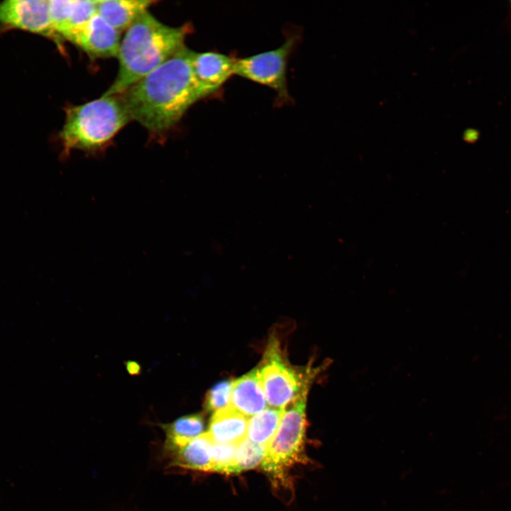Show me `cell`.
I'll use <instances>...</instances> for the list:
<instances>
[{"mask_svg": "<svg viewBox=\"0 0 511 511\" xmlns=\"http://www.w3.org/2000/svg\"><path fill=\"white\" fill-rule=\"evenodd\" d=\"M194 51L186 46L119 94L131 120L153 135L176 125L189 107L205 98L192 67Z\"/></svg>", "mask_w": 511, "mask_h": 511, "instance_id": "1", "label": "cell"}, {"mask_svg": "<svg viewBox=\"0 0 511 511\" xmlns=\"http://www.w3.org/2000/svg\"><path fill=\"white\" fill-rule=\"evenodd\" d=\"M189 23L167 26L148 11L126 31L118 53L119 72L104 96L119 95L183 48Z\"/></svg>", "mask_w": 511, "mask_h": 511, "instance_id": "2", "label": "cell"}, {"mask_svg": "<svg viewBox=\"0 0 511 511\" xmlns=\"http://www.w3.org/2000/svg\"><path fill=\"white\" fill-rule=\"evenodd\" d=\"M131 120L120 95H102L87 103L68 107L59 134L62 157H68L75 150L89 153L102 150Z\"/></svg>", "mask_w": 511, "mask_h": 511, "instance_id": "3", "label": "cell"}, {"mask_svg": "<svg viewBox=\"0 0 511 511\" xmlns=\"http://www.w3.org/2000/svg\"><path fill=\"white\" fill-rule=\"evenodd\" d=\"M307 394L285 409L278 429L267 447L262 468L275 478H282L294 464L305 461Z\"/></svg>", "mask_w": 511, "mask_h": 511, "instance_id": "4", "label": "cell"}, {"mask_svg": "<svg viewBox=\"0 0 511 511\" xmlns=\"http://www.w3.org/2000/svg\"><path fill=\"white\" fill-rule=\"evenodd\" d=\"M268 404L285 409L307 394L312 374L303 373L287 363L277 340H270L263 359L258 368Z\"/></svg>", "mask_w": 511, "mask_h": 511, "instance_id": "5", "label": "cell"}, {"mask_svg": "<svg viewBox=\"0 0 511 511\" xmlns=\"http://www.w3.org/2000/svg\"><path fill=\"white\" fill-rule=\"evenodd\" d=\"M296 40L295 37H289L276 49L236 58L234 75L273 89L279 101H289L287 63Z\"/></svg>", "mask_w": 511, "mask_h": 511, "instance_id": "6", "label": "cell"}, {"mask_svg": "<svg viewBox=\"0 0 511 511\" xmlns=\"http://www.w3.org/2000/svg\"><path fill=\"white\" fill-rule=\"evenodd\" d=\"M20 30L43 36L64 52V40L54 31L46 0H8L0 2V31Z\"/></svg>", "mask_w": 511, "mask_h": 511, "instance_id": "7", "label": "cell"}, {"mask_svg": "<svg viewBox=\"0 0 511 511\" xmlns=\"http://www.w3.org/2000/svg\"><path fill=\"white\" fill-rule=\"evenodd\" d=\"M49 13L56 33L75 45L92 16L97 13V0H50Z\"/></svg>", "mask_w": 511, "mask_h": 511, "instance_id": "8", "label": "cell"}, {"mask_svg": "<svg viewBox=\"0 0 511 511\" xmlns=\"http://www.w3.org/2000/svg\"><path fill=\"white\" fill-rule=\"evenodd\" d=\"M236 58L216 52L193 53V74L204 97L216 92L234 75Z\"/></svg>", "mask_w": 511, "mask_h": 511, "instance_id": "9", "label": "cell"}, {"mask_svg": "<svg viewBox=\"0 0 511 511\" xmlns=\"http://www.w3.org/2000/svg\"><path fill=\"white\" fill-rule=\"evenodd\" d=\"M121 33L96 13L80 34L75 45L90 57H117Z\"/></svg>", "mask_w": 511, "mask_h": 511, "instance_id": "10", "label": "cell"}, {"mask_svg": "<svg viewBox=\"0 0 511 511\" xmlns=\"http://www.w3.org/2000/svg\"><path fill=\"white\" fill-rule=\"evenodd\" d=\"M230 405L247 417L265 409L267 401L258 368L233 382Z\"/></svg>", "mask_w": 511, "mask_h": 511, "instance_id": "11", "label": "cell"}, {"mask_svg": "<svg viewBox=\"0 0 511 511\" xmlns=\"http://www.w3.org/2000/svg\"><path fill=\"white\" fill-rule=\"evenodd\" d=\"M248 418L231 405L212 415L208 433L217 444L238 446L247 438Z\"/></svg>", "mask_w": 511, "mask_h": 511, "instance_id": "12", "label": "cell"}, {"mask_svg": "<svg viewBox=\"0 0 511 511\" xmlns=\"http://www.w3.org/2000/svg\"><path fill=\"white\" fill-rule=\"evenodd\" d=\"M160 427L165 434L163 454L170 458L204 433V421L201 414H192L167 424H161Z\"/></svg>", "mask_w": 511, "mask_h": 511, "instance_id": "13", "label": "cell"}, {"mask_svg": "<svg viewBox=\"0 0 511 511\" xmlns=\"http://www.w3.org/2000/svg\"><path fill=\"white\" fill-rule=\"evenodd\" d=\"M154 3L148 0H97V13L121 33Z\"/></svg>", "mask_w": 511, "mask_h": 511, "instance_id": "14", "label": "cell"}, {"mask_svg": "<svg viewBox=\"0 0 511 511\" xmlns=\"http://www.w3.org/2000/svg\"><path fill=\"white\" fill-rule=\"evenodd\" d=\"M214 443L208 432L202 433L170 458V466L211 471Z\"/></svg>", "mask_w": 511, "mask_h": 511, "instance_id": "15", "label": "cell"}, {"mask_svg": "<svg viewBox=\"0 0 511 511\" xmlns=\"http://www.w3.org/2000/svg\"><path fill=\"white\" fill-rule=\"evenodd\" d=\"M285 409L267 408L248 419L247 438L267 446L274 437Z\"/></svg>", "mask_w": 511, "mask_h": 511, "instance_id": "16", "label": "cell"}, {"mask_svg": "<svg viewBox=\"0 0 511 511\" xmlns=\"http://www.w3.org/2000/svg\"><path fill=\"white\" fill-rule=\"evenodd\" d=\"M267 446L251 441L248 438L237 446L233 473L251 469L263 461Z\"/></svg>", "mask_w": 511, "mask_h": 511, "instance_id": "17", "label": "cell"}, {"mask_svg": "<svg viewBox=\"0 0 511 511\" xmlns=\"http://www.w3.org/2000/svg\"><path fill=\"white\" fill-rule=\"evenodd\" d=\"M232 384L233 382L226 380L211 388L205 396V410L215 412L230 405Z\"/></svg>", "mask_w": 511, "mask_h": 511, "instance_id": "18", "label": "cell"}, {"mask_svg": "<svg viewBox=\"0 0 511 511\" xmlns=\"http://www.w3.org/2000/svg\"><path fill=\"white\" fill-rule=\"evenodd\" d=\"M236 445L214 443L211 471L233 473Z\"/></svg>", "mask_w": 511, "mask_h": 511, "instance_id": "19", "label": "cell"}, {"mask_svg": "<svg viewBox=\"0 0 511 511\" xmlns=\"http://www.w3.org/2000/svg\"><path fill=\"white\" fill-rule=\"evenodd\" d=\"M479 136V133L476 129H468L464 132L463 138L468 142L476 141Z\"/></svg>", "mask_w": 511, "mask_h": 511, "instance_id": "20", "label": "cell"}, {"mask_svg": "<svg viewBox=\"0 0 511 511\" xmlns=\"http://www.w3.org/2000/svg\"><path fill=\"white\" fill-rule=\"evenodd\" d=\"M126 369L130 374H137L140 371V366L136 362L129 361L126 363Z\"/></svg>", "mask_w": 511, "mask_h": 511, "instance_id": "21", "label": "cell"}, {"mask_svg": "<svg viewBox=\"0 0 511 511\" xmlns=\"http://www.w3.org/2000/svg\"><path fill=\"white\" fill-rule=\"evenodd\" d=\"M508 18H509V20H510V21H509V22H510L509 23L511 24V1H510L509 16H508Z\"/></svg>", "mask_w": 511, "mask_h": 511, "instance_id": "22", "label": "cell"}]
</instances>
